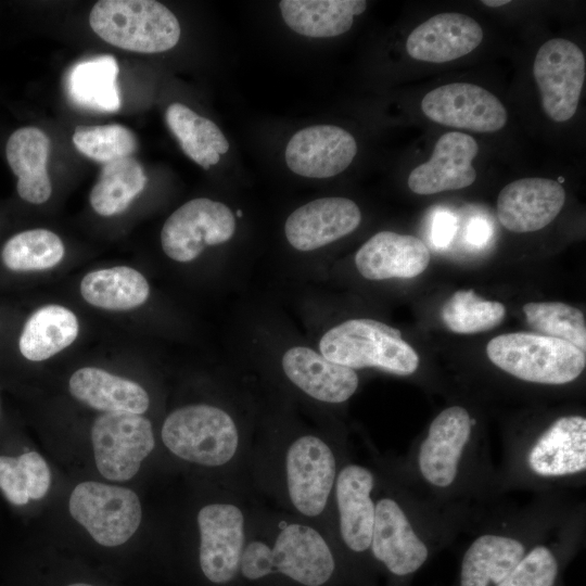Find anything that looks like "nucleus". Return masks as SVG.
Segmentation results:
<instances>
[{
    "label": "nucleus",
    "mask_w": 586,
    "mask_h": 586,
    "mask_svg": "<svg viewBox=\"0 0 586 586\" xmlns=\"http://www.w3.org/2000/svg\"><path fill=\"white\" fill-rule=\"evenodd\" d=\"M334 569L324 538L310 526L292 523L280 531L272 546L260 540L244 546L239 572L249 581L281 574L303 586H322Z\"/></svg>",
    "instance_id": "1"
},
{
    "label": "nucleus",
    "mask_w": 586,
    "mask_h": 586,
    "mask_svg": "<svg viewBox=\"0 0 586 586\" xmlns=\"http://www.w3.org/2000/svg\"><path fill=\"white\" fill-rule=\"evenodd\" d=\"M322 356L355 369L378 368L397 375H410L419 367L417 352L399 330L370 318L346 320L328 330L319 341Z\"/></svg>",
    "instance_id": "2"
},
{
    "label": "nucleus",
    "mask_w": 586,
    "mask_h": 586,
    "mask_svg": "<svg viewBox=\"0 0 586 586\" xmlns=\"http://www.w3.org/2000/svg\"><path fill=\"white\" fill-rule=\"evenodd\" d=\"M92 30L117 48L158 53L174 48L180 38L175 14L154 0H102L89 15Z\"/></svg>",
    "instance_id": "3"
},
{
    "label": "nucleus",
    "mask_w": 586,
    "mask_h": 586,
    "mask_svg": "<svg viewBox=\"0 0 586 586\" xmlns=\"http://www.w3.org/2000/svg\"><path fill=\"white\" fill-rule=\"evenodd\" d=\"M488 359L505 372L527 382L565 384L586 366V354L560 339L531 332L500 334L486 346Z\"/></svg>",
    "instance_id": "4"
},
{
    "label": "nucleus",
    "mask_w": 586,
    "mask_h": 586,
    "mask_svg": "<svg viewBox=\"0 0 586 586\" xmlns=\"http://www.w3.org/2000/svg\"><path fill=\"white\" fill-rule=\"evenodd\" d=\"M165 446L177 457L206 467L229 462L239 446V432L225 410L206 404L174 410L162 426Z\"/></svg>",
    "instance_id": "5"
},
{
    "label": "nucleus",
    "mask_w": 586,
    "mask_h": 586,
    "mask_svg": "<svg viewBox=\"0 0 586 586\" xmlns=\"http://www.w3.org/2000/svg\"><path fill=\"white\" fill-rule=\"evenodd\" d=\"M69 512L98 544L106 547L126 543L142 517L135 492L99 482H84L74 488Z\"/></svg>",
    "instance_id": "6"
},
{
    "label": "nucleus",
    "mask_w": 586,
    "mask_h": 586,
    "mask_svg": "<svg viewBox=\"0 0 586 586\" xmlns=\"http://www.w3.org/2000/svg\"><path fill=\"white\" fill-rule=\"evenodd\" d=\"M91 442L99 472L111 481H127L154 448L149 419L129 412H105L91 428Z\"/></svg>",
    "instance_id": "7"
},
{
    "label": "nucleus",
    "mask_w": 586,
    "mask_h": 586,
    "mask_svg": "<svg viewBox=\"0 0 586 586\" xmlns=\"http://www.w3.org/2000/svg\"><path fill=\"white\" fill-rule=\"evenodd\" d=\"M235 231V217L224 203L193 199L176 209L161 231V244L173 260L188 263L206 246L229 241Z\"/></svg>",
    "instance_id": "8"
},
{
    "label": "nucleus",
    "mask_w": 586,
    "mask_h": 586,
    "mask_svg": "<svg viewBox=\"0 0 586 586\" xmlns=\"http://www.w3.org/2000/svg\"><path fill=\"white\" fill-rule=\"evenodd\" d=\"M533 74L546 115L557 122L576 113L586 76L583 51L564 38L546 41L537 51Z\"/></svg>",
    "instance_id": "9"
},
{
    "label": "nucleus",
    "mask_w": 586,
    "mask_h": 586,
    "mask_svg": "<svg viewBox=\"0 0 586 586\" xmlns=\"http://www.w3.org/2000/svg\"><path fill=\"white\" fill-rule=\"evenodd\" d=\"M285 472L295 509L305 517L319 515L335 482L336 463L331 448L317 436L298 437L288 449Z\"/></svg>",
    "instance_id": "10"
},
{
    "label": "nucleus",
    "mask_w": 586,
    "mask_h": 586,
    "mask_svg": "<svg viewBox=\"0 0 586 586\" xmlns=\"http://www.w3.org/2000/svg\"><path fill=\"white\" fill-rule=\"evenodd\" d=\"M421 110L437 124L475 132L498 131L508 117L497 97L469 82H453L431 90L423 97Z\"/></svg>",
    "instance_id": "11"
},
{
    "label": "nucleus",
    "mask_w": 586,
    "mask_h": 586,
    "mask_svg": "<svg viewBox=\"0 0 586 586\" xmlns=\"http://www.w3.org/2000/svg\"><path fill=\"white\" fill-rule=\"evenodd\" d=\"M200 566L214 584H227L240 570L244 549V518L232 504H209L198 514Z\"/></svg>",
    "instance_id": "12"
},
{
    "label": "nucleus",
    "mask_w": 586,
    "mask_h": 586,
    "mask_svg": "<svg viewBox=\"0 0 586 586\" xmlns=\"http://www.w3.org/2000/svg\"><path fill=\"white\" fill-rule=\"evenodd\" d=\"M356 153V140L348 131L334 125H315L291 137L284 158L296 175L330 178L344 171Z\"/></svg>",
    "instance_id": "13"
},
{
    "label": "nucleus",
    "mask_w": 586,
    "mask_h": 586,
    "mask_svg": "<svg viewBox=\"0 0 586 586\" xmlns=\"http://www.w3.org/2000/svg\"><path fill=\"white\" fill-rule=\"evenodd\" d=\"M360 221L361 212L354 201L327 196L291 213L284 224V233L292 247L309 252L352 233Z\"/></svg>",
    "instance_id": "14"
},
{
    "label": "nucleus",
    "mask_w": 586,
    "mask_h": 586,
    "mask_svg": "<svg viewBox=\"0 0 586 586\" xmlns=\"http://www.w3.org/2000/svg\"><path fill=\"white\" fill-rule=\"evenodd\" d=\"M565 202V191L556 180L531 177L505 186L497 199L500 224L515 233L534 232L549 225Z\"/></svg>",
    "instance_id": "15"
},
{
    "label": "nucleus",
    "mask_w": 586,
    "mask_h": 586,
    "mask_svg": "<svg viewBox=\"0 0 586 586\" xmlns=\"http://www.w3.org/2000/svg\"><path fill=\"white\" fill-rule=\"evenodd\" d=\"M477 152V142L467 133L451 131L442 135L431 158L409 174V189L419 195H430L471 186L476 179L472 161Z\"/></svg>",
    "instance_id": "16"
},
{
    "label": "nucleus",
    "mask_w": 586,
    "mask_h": 586,
    "mask_svg": "<svg viewBox=\"0 0 586 586\" xmlns=\"http://www.w3.org/2000/svg\"><path fill=\"white\" fill-rule=\"evenodd\" d=\"M483 36V29L474 18L456 12L440 13L410 33L406 51L418 61L446 63L472 52Z\"/></svg>",
    "instance_id": "17"
},
{
    "label": "nucleus",
    "mask_w": 586,
    "mask_h": 586,
    "mask_svg": "<svg viewBox=\"0 0 586 586\" xmlns=\"http://www.w3.org/2000/svg\"><path fill=\"white\" fill-rule=\"evenodd\" d=\"M370 547L375 559L399 576L417 571L428 558L426 546L403 509L391 498L375 505Z\"/></svg>",
    "instance_id": "18"
},
{
    "label": "nucleus",
    "mask_w": 586,
    "mask_h": 586,
    "mask_svg": "<svg viewBox=\"0 0 586 586\" xmlns=\"http://www.w3.org/2000/svg\"><path fill=\"white\" fill-rule=\"evenodd\" d=\"M469 412L460 406L448 407L431 423L419 451V468L423 477L438 487L450 485L471 432Z\"/></svg>",
    "instance_id": "19"
},
{
    "label": "nucleus",
    "mask_w": 586,
    "mask_h": 586,
    "mask_svg": "<svg viewBox=\"0 0 586 586\" xmlns=\"http://www.w3.org/2000/svg\"><path fill=\"white\" fill-rule=\"evenodd\" d=\"M430 263L426 245L417 237L380 231L366 241L355 255L359 273L368 280L413 278Z\"/></svg>",
    "instance_id": "20"
},
{
    "label": "nucleus",
    "mask_w": 586,
    "mask_h": 586,
    "mask_svg": "<svg viewBox=\"0 0 586 586\" xmlns=\"http://www.w3.org/2000/svg\"><path fill=\"white\" fill-rule=\"evenodd\" d=\"M288 379L308 396L330 404L347 400L358 387L355 370L327 359L320 353L293 346L282 356Z\"/></svg>",
    "instance_id": "21"
},
{
    "label": "nucleus",
    "mask_w": 586,
    "mask_h": 586,
    "mask_svg": "<svg viewBox=\"0 0 586 586\" xmlns=\"http://www.w3.org/2000/svg\"><path fill=\"white\" fill-rule=\"evenodd\" d=\"M530 468L543 476L578 473L586 468V419H557L537 440L527 456Z\"/></svg>",
    "instance_id": "22"
},
{
    "label": "nucleus",
    "mask_w": 586,
    "mask_h": 586,
    "mask_svg": "<svg viewBox=\"0 0 586 586\" xmlns=\"http://www.w3.org/2000/svg\"><path fill=\"white\" fill-rule=\"evenodd\" d=\"M373 484L372 473L357 464L344 467L336 479L340 532L345 545L356 552L370 547L375 512L371 499Z\"/></svg>",
    "instance_id": "23"
},
{
    "label": "nucleus",
    "mask_w": 586,
    "mask_h": 586,
    "mask_svg": "<svg viewBox=\"0 0 586 586\" xmlns=\"http://www.w3.org/2000/svg\"><path fill=\"white\" fill-rule=\"evenodd\" d=\"M50 139L37 127H22L8 139L5 155L17 177V193L26 202L42 204L52 192L47 164Z\"/></svg>",
    "instance_id": "24"
},
{
    "label": "nucleus",
    "mask_w": 586,
    "mask_h": 586,
    "mask_svg": "<svg viewBox=\"0 0 586 586\" xmlns=\"http://www.w3.org/2000/svg\"><path fill=\"white\" fill-rule=\"evenodd\" d=\"M68 386L76 399L104 412L142 415L150 405L149 394L141 385L94 367L76 370Z\"/></svg>",
    "instance_id": "25"
},
{
    "label": "nucleus",
    "mask_w": 586,
    "mask_h": 586,
    "mask_svg": "<svg viewBox=\"0 0 586 586\" xmlns=\"http://www.w3.org/2000/svg\"><path fill=\"white\" fill-rule=\"evenodd\" d=\"M279 8L284 23L310 38L340 36L351 29L354 16L367 9L364 0H282Z\"/></svg>",
    "instance_id": "26"
},
{
    "label": "nucleus",
    "mask_w": 586,
    "mask_h": 586,
    "mask_svg": "<svg viewBox=\"0 0 586 586\" xmlns=\"http://www.w3.org/2000/svg\"><path fill=\"white\" fill-rule=\"evenodd\" d=\"M118 64L113 55H97L74 64L65 77L71 101L86 110L112 113L120 106Z\"/></svg>",
    "instance_id": "27"
},
{
    "label": "nucleus",
    "mask_w": 586,
    "mask_h": 586,
    "mask_svg": "<svg viewBox=\"0 0 586 586\" xmlns=\"http://www.w3.org/2000/svg\"><path fill=\"white\" fill-rule=\"evenodd\" d=\"M79 324L75 314L60 305L38 308L22 330L18 347L28 360L41 361L68 347L77 337Z\"/></svg>",
    "instance_id": "28"
},
{
    "label": "nucleus",
    "mask_w": 586,
    "mask_h": 586,
    "mask_svg": "<svg viewBox=\"0 0 586 586\" xmlns=\"http://www.w3.org/2000/svg\"><path fill=\"white\" fill-rule=\"evenodd\" d=\"M524 552V546L514 538L480 536L471 544L462 559L461 586L499 584L523 558Z\"/></svg>",
    "instance_id": "29"
},
{
    "label": "nucleus",
    "mask_w": 586,
    "mask_h": 586,
    "mask_svg": "<svg viewBox=\"0 0 586 586\" xmlns=\"http://www.w3.org/2000/svg\"><path fill=\"white\" fill-rule=\"evenodd\" d=\"M165 119L184 154L204 169L216 165L220 154L229 150V142L219 127L182 103L170 104Z\"/></svg>",
    "instance_id": "30"
},
{
    "label": "nucleus",
    "mask_w": 586,
    "mask_h": 586,
    "mask_svg": "<svg viewBox=\"0 0 586 586\" xmlns=\"http://www.w3.org/2000/svg\"><path fill=\"white\" fill-rule=\"evenodd\" d=\"M84 300L99 308L128 310L145 303L150 286L142 273L127 266L87 273L80 283Z\"/></svg>",
    "instance_id": "31"
},
{
    "label": "nucleus",
    "mask_w": 586,
    "mask_h": 586,
    "mask_svg": "<svg viewBox=\"0 0 586 586\" xmlns=\"http://www.w3.org/2000/svg\"><path fill=\"white\" fill-rule=\"evenodd\" d=\"M146 175L133 157L104 164L90 192L91 207L101 216H114L128 208L144 189Z\"/></svg>",
    "instance_id": "32"
},
{
    "label": "nucleus",
    "mask_w": 586,
    "mask_h": 586,
    "mask_svg": "<svg viewBox=\"0 0 586 586\" xmlns=\"http://www.w3.org/2000/svg\"><path fill=\"white\" fill-rule=\"evenodd\" d=\"M62 240L47 229H33L10 238L2 249V262L14 271L46 270L64 257Z\"/></svg>",
    "instance_id": "33"
},
{
    "label": "nucleus",
    "mask_w": 586,
    "mask_h": 586,
    "mask_svg": "<svg viewBox=\"0 0 586 586\" xmlns=\"http://www.w3.org/2000/svg\"><path fill=\"white\" fill-rule=\"evenodd\" d=\"M506 307L496 301L481 298L473 290H459L443 305L441 318L453 332L474 334L500 324Z\"/></svg>",
    "instance_id": "34"
},
{
    "label": "nucleus",
    "mask_w": 586,
    "mask_h": 586,
    "mask_svg": "<svg viewBox=\"0 0 586 586\" xmlns=\"http://www.w3.org/2000/svg\"><path fill=\"white\" fill-rule=\"evenodd\" d=\"M527 323L543 335L586 349V323L581 309L561 302H531L523 306Z\"/></svg>",
    "instance_id": "35"
},
{
    "label": "nucleus",
    "mask_w": 586,
    "mask_h": 586,
    "mask_svg": "<svg viewBox=\"0 0 586 586\" xmlns=\"http://www.w3.org/2000/svg\"><path fill=\"white\" fill-rule=\"evenodd\" d=\"M73 143L81 154L101 164L130 157L138 146L135 133L118 124L78 126Z\"/></svg>",
    "instance_id": "36"
},
{
    "label": "nucleus",
    "mask_w": 586,
    "mask_h": 586,
    "mask_svg": "<svg viewBox=\"0 0 586 586\" xmlns=\"http://www.w3.org/2000/svg\"><path fill=\"white\" fill-rule=\"evenodd\" d=\"M558 572L553 553L545 546L533 548L496 586H552Z\"/></svg>",
    "instance_id": "37"
},
{
    "label": "nucleus",
    "mask_w": 586,
    "mask_h": 586,
    "mask_svg": "<svg viewBox=\"0 0 586 586\" xmlns=\"http://www.w3.org/2000/svg\"><path fill=\"white\" fill-rule=\"evenodd\" d=\"M17 460L25 477L29 498H42L48 493L51 482L46 460L36 451L25 453Z\"/></svg>",
    "instance_id": "38"
},
{
    "label": "nucleus",
    "mask_w": 586,
    "mask_h": 586,
    "mask_svg": "<svg viewBox=\"0 0 586 586\" xmlns=\"http://www.w3.org/2000/svg\"><path fill=\"white\" fill-rule=\"evenodd\" d=\"M0 489L13 505L28 502L26 482L17 458L0 456Z\"/></svg>",
    "instance_id": "39"
},
{
    "label": "nucleus",
    "mask_w": 586,
    "mask_h": 586,
    "mask_svg": "<svg viewBox=\"0 0 586 586\" xmlns=\"http://www.w3.org/2000/svg\"><path fill=\"white\" fill-rule=\"evenodd\" d=\"M457 231V220L448 212H437L432 224V243L437 249L447 247L453 241Z\"/></svg>",
    "instance_id": "40"
},
{
    "label": "nucleus",
    "mask_w": 586,
    "mask_h": 586,
    "mask_svg": "<svg viewBox=\"0 0 586 586\" xmlns=\"http://www.w3.org/2000/svg\"><path fill=\"white\" fill-rule=\"evenodd\" d=\"M492 235V227L483 218H473L467 226L466 240L473 246H484Z\"/></svg>",
    "instance_id": "41"
},
{
    "label": "nucleus",
    "mask_w": 586,
    "mask_h": 586,
    "mask_svg": "<svg viewBox=\"0 0 586 586\" xmlns=\"http://www.w3.org/2000/svg\"><path fill=\"white\" fill-rule=\"evenodd\" d=\"M482 3L489 8H498L507 3H510V1L509 0H484L482 1Z\"/></svg>",
    "instance_id": "42"
},
{
    "label": "nucleus",
    "mask_w": 586,
    "mask_h": 586,
    "mask_svg": "<svg viewBox=\"0 0 586 586\" xmlns=\"http://www.w3.org/2000/svg\"><path fill=\"white\" fill-rule=\"evenodd\" d=\"M68 586H91V585L84 584V583H76V584H72V585H68Z\"/></svg>",
    "instance_id": "43"
}]
</instances>
